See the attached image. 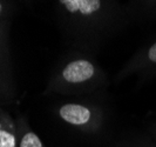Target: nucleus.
I'll return each instance as SVG.
<instances>
[{"mask_svg":"<svg viewBox=\"0 0 156 147\" xmlns=\"http://www.w3.org/2000/svg\"><path fill=\"white\" fill-rule=\"evenodd\" d=\"M56 16L73 37L94 41L113 31L125 18L117 0H53Z\"/></svg>","mask_w":156,"mask_h":147,"instance_id":"f257e3e1","label":"nucleus"},{"mask_svg":"<svg viewBox=\"0 0 156 147\" xmlns=\"http://www.w3.org/2000/svg\"><path fill=\"white\" fill-rule=\"evenodd\" d=\"M102 78V73L93 60L76 57L61 65L51 83V90L56 92L86 91L98 87Z\"/></svg>","mask_w":156,"mask_h":147,"instance_id":"f03ea898","label":"nucleus"},{"mask_svg":"<svg viewBox=\"0 0 156 147\" xmlns=\"http://www.w3.org/2000/svg\"><path fill=\"white\" fill-rule=\"evenodd\" d=\"M58 114L60 116V119L66 124L76 126V127H82L95 121L99 112L86 104L66 102L59 107Z\"/></svg>","mask_w":156,"mask_h":147,"instance_id":"7ed1b4c3","label":"nucleus"},{"mask_svg":"<svg viewBox=\"0 0 156 147\" xmlns=\"http://www.w3.org/2000/svg\"><path fill=\"white\" fill-rule=\"evenodd\" d=\"M156 67V41L149 45L141 54H137L132 64L127 66L126 72L150 70Z\"/></svg>","mask_w":156,"mask_h":147,"instance_id":"20e7f679","label":"nucleus"},{"mask_svg":"<svg viewBox=\"0 0 156 147\" xmlns=\"http://www.w3.org/2000/svg\"><path fill=\"white\" fill-rule=\"evenodd\" d=\"M2 32L0 31V94L8 93L9 83H8V73H6V64H5V53H4V41H2Z\"/></svg>","mask_w":156,"mask_h":147,"instance_id":"39448f33","label":"nucleus"},{"mask_svg":"<svg viewBox=\"0 0 156 147\" xmlns=\"http://www.w3.org/2000/svg\"><path fill=\"white\" fill-rule=\"evenodd\" d=\"M14 8V0H0V31L5 28Z\"/></svg>","mask_w":156,"mask_h":147,"instance_id":"423d86ee","label":"nucleus"},{"mask_svg":"<svg viewBox=\"0 0 156 147\" xmlns=\"http://www.w3.org/2000/svg\"><path fill=\"white\" fill-rule=\"evenodd\" d=\"M133 7L143 14L154 16L156 14V0H132Z\"/></svg>","mask_w":156,"mask_h":147,"instance_id":"0eeeda50","label":"nucleus"},{"mask_svg":"<svg viewBox=\"0 0 156 147\" xmlns=\"http://www.w3.org/2000/svg\"><path fill=\"white\" fill-rule=\"evenodd\" d=\"M19 147H44L38 134L32 131H26L21 137Z\"/></svg>","mask_w":156,"mask_h":147,"instance_id":"6e6552de","label":"nucleus"},{"mask_svg":"<svg viewBox=\"0 0 156 147\" xmlns=\"http://www.w3.org/2000/svg\"><path fill=\"white\" fill-rule=\"evenodd\" d=\"M0 147H16L14 134L2 126H0Z\"/></svg>","mask_w":156,"mask_h":147,"instance_id":"1a4fd4ad","label":"nucleus"},{"mask_svg":"<svg viewBox=\"0 0 156 147\" xmlns=\"http://www.w3.org/2000/svg\"><path fill=\"white\" fill-rule=\"evenodd\" d=\"M23 1H31V0H23Z\"/></svg>","mask_w":156,"mask_h":147,"instance_id":"9d476101","label":"nucleus"}]
</instances>
